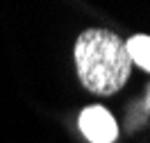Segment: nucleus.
<instances>
[{
  "instance_id": "2",
  "label": "nucleus",
  "mask_w": 150,
  "mask_h": 143,
  "mask_svg": "<svg viewBox=\"0 0 150 143\" xmlns=\"http://www.w3.org/2000/svg\"><path fill=\"white\" fill-rule=\"evenodd\" d=\"M80 130L91 143H114L118 136V125L114 116L100 105L86 107L80 114Z\"/></svg>"
},
{
  "instance_id": "1",
  "label": "nucleus",
  "mask_w": 150,
  "mask_h": 143,
  "mask_svg": "<svg viewBox=\"0 0 150 143\" xmlns=\"http://www.w3.org/2000/svg\"><path fill=\"white\" fill-rule=\"evenodd\" d=\"M75 68L86 91L96 95H114L127 82L132 59L118 34L91 27L75 41Z\"/></svg>"
},
{
  "instance_id": "3",
  "label": "nucleus",
  "mask_w": 150,
  "mask_h": 143,
  "mask_svg": "<svg viewBox=\"0 0 150 143\" xmlns=\"http://www.w3.org/2000/svg\"><path fill=\"white\" fill-rule=\"evenodd\" d=\"M125 46H127L132 64L150 73V34H134L130 41H125Z\"/></svg>"
}]
</instances>
